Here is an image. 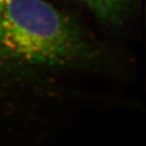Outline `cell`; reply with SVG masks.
<instances>
[{"label": "cell", "mask_w": 146, "mask_h": 146, "mask_svg": "<svg viewBox=\"0 0 146 146\" xmlns=\"http://www.w3.org/2000/svg\"><path fill=\"white\" fill-rule=\"evenodd\" d=\"M0 53L15 68H94L104 56L75 19L46 0H6Z\"/></svg>", "instance_id": "cell-1"}, {"label": "cell", "mask_w": 146, "mask_h": 146, "mask_svg": "<svg viewBox=\"0 0 146 146\" xmlns=\"http://www.w3.org/2000/svg\"><path fill=\"white\" fill-rule=\"evenodd\" d=\"M96 18L110 27H118L128 19L138 0H76Z\"/></svg>", "instance_id": "cell-2"}, {"label": "cell", "mask_w": 146, "mask_h": 146, "mask_svg": "<svg viewBox=\"0 0 146 146\" xmlns=\"http://www.w3.org/2000/svg\"><path fill=\"white\" fill-rule=\"evenodd\" d=\"M6 0H0V14H1V11H2V9H3V6H4V3H5ZM13 68H13V66H11L7 61H6L3 56L0 53V73H3L4 71H11Z\"/></svg>", "instance_id": "cell-3"}]
</instances>
